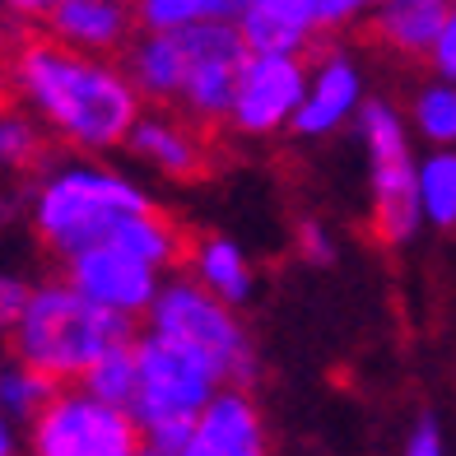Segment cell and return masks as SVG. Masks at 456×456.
Here are the masks:
<instances>
[{"label":"cell","instance_id":"obj_33","mask_svg":"<svg viewBox=\"0 0 456 456\" xmlns=\"http://www.w3.org/2000/svg\"><path fill=\"white\" fill-rule=\"evenodd\" d=\"M140 456H173V452H159V447H150V443H144V452Z\"/></svg>","mask_w":456,"mask_h":456},{"label":"cell","instance_id":"obj_16","mask_svg":"<svg viewBox=\"0 0 456 456\" xmlns=\"http://www.w3.org/2000/svg\"><path fill=\"white\" fill-rule=\"evenodd\" d=\"M121 56H126L121 66L135 79L144 102H154V108H177L182 75H186V52H182L177 28H140V37H131V47Z\"/></svg>","mask_w":456,"mask_h":456},{"label":"cell","instance_id":"obj_10","mask_svg":"<svg viewBox=\"0 0 456 456\" xmlns=\"http://www.w3.org/2000/svg\"><path fill=\"white\" fill-rule=\"evenodd\" d=\"M159 275L150 261L131 256L126 247L117 242H98V247H85V252H75L66 261V280L79 289V294H89L98 307H108V313H121V317H150V307L159 298Z\"/></svg>","mask_w":456,"mask_h":456},{"label":"cell","instance_id":"obj_29","mask_svg":"<svg viewBox=\"0 0 456 456\" xmlns=\"http://www.w3.org/2000/svg\"><path fill=\"white\" fill-rule=\"evenodd\" d=\"M298 256L313 265H330L336 261V242L326 238L322 224H298Z\"/></svg>","mask_w":456,"mask_h":456},{"label":"cell","instance_id":"obj_18","mask_svg":"<svg viewBox=\"0 0 456 456\" xmlns=\"http://www.w3.org/2000/svg\"><path fill=\"white\" fill-rule=\"evenodd\" d=\"M112 242L126 247L131 256L150 261L154 271H173V265H186V252H191V238H186V228H177L154 200L144 205V210H135V215L121 219L117 233H112Z\"/></svg>","mask_w":456,"mask_h":456},{"label":"cell","instance_id":"obj_12","mask_svg":"<svg viewBox=\"0 0 456 456\" xmlns=\"http://www.w3.org/2000/svg\"><path fill=\"white\" fill-rule=\"evenodd\" d=\"M359 108H363V75L354 66V56L340 47H322L313 61V75H307V94L294 117V131L313 140L330 135L349 117H359Z\"/></svg>","mask_w":456,"mask_h":456},{"label":"cell","instance_id":"obj_34","mask_svg":"<svg viewBox=\"0 0 456 456\" xmlns=\"http://www.w3.org/2000/svg\"><path fill=\"white\" fill-rule=\"evenodd\" d=\"M447 5H452V0H447Z\"/></svg>","mask_w":456,"mask_h":456},{"label":"cell","instance_id":"obj_32","mask_svg":"<svg viewBox=\"0 0 456 456\" xmlns=\"http://www.w3.org/2000/svg\"><path fill=\"white\" fill-rule=\"evenodd\" d=\"M0 456H14V414H10L5 396H0Z\"/></svg>","mask_w":456,"mask_h":456},{"label":"cell","instance_id":"obj_5","mask_svg":"<svg viewBox=\"0 0 456 456\" xmlns=\"http://www.w3.org/2000/svg\"><path fill=\"white\" fill-rule=\"evenodd\" d=\"M150 330L196 349L228 387H252L256 378V349L238 322V307L210 294L196 275L168 280L159 289V298L150 307Z\"/></svg>","mask_w":456,"mask_h":456},{"label":"cell","instance_id":"obj_22","mask_svg":"<svg viewBox=\"0 0 456 456\" xmlns=\"http://www.w3.org/2000/svg\"><path fill=\"white\" fill-rule=\"evenodd\" d=\"M79 387L85 391H94L98 401H112V405H121V410H131L135 405V387H140V368H135V340H126V345H117V349H108L85 378H79Z\"/></svg>","mask_w":456,"mask_h":456},{"label":"cell","instance_id":"obj_17","mask_svg":"<svg viewBox=\"0 0 456 456\" xmlns=\"http://www.w3.org/2000/svg\"><path fill=\"white\" fill-rule=\"evenodd\" d=\"M447 24V0H387L372 14V33L401 56H433V43Z\"/></svg>","mask_w":456,"mask_h":456},{"label":"cell","instance_id":"obj_23","mask_svg":"<svg viewBox=\"0 0 456 456\" xmlns=\"http://www.w3.org/2000/svg\"><path fill=\"white\" fill-rule=\"evenodd\" d=\"M43 121L28 108H0V173H24L43 163Z\"/></svg>","mask_w":456,"mask_h":456},{"label":"cell","instance_id":"obj_2","mask_svg":"<svg viewBox=\"0 0 456 456\" xmlns=\"http://www.w3.org/2000/svg\"><path fill=\"white\" fill-rule=\"evenodd\" d=\"M126 340H135L131 317L98 307L70 280L37 284L24 303V313H19L14 330H10L14 359L43 368L61 387L79 382L108 349L126 345Z\"/></svg>","mask_w":456,"mask_h":456},{"label":"cell","instance_id":"obj_11","mask_svg":"<svg viewBox=\"0 0 456 456\" xmlns=\"http://www.w3.org/2000/svg\"><path fill=\"white\" fill-rule=\"evenodd\" d=\"M126 144L144 163H154L163 177H173V182L205 177V173H210V154H215L210 131L196 126L191 117H182L177 108L140 112V121H135V131H131Z\"/></svg>","mask_w":456,"mask_h":456},{"label":"cell","instance_id":"obj_15","mask_svg":"<svg viewBox=\"0 0 456 456\" xmlns=\"http://www.w3.org/2000/svg\"><path fill=\"white\" fill-rule=\"evenodd\" d=\"M238 28L252 52H298L307 56L326 37L322 0H252Z\"/></svg>","mask_w":456,"mask_h":456},{"label":"cell","instance_id":"obj_20","mask_svg":"<svg viewBox=\"0 0 456 456\" xmlns=\"http://www.w3.org/2000/svg\"><path fill=\"white\" fill-rule=\"evenodd\" d=\"M252 0H135L140 28H191V24H238Z\"/></svg>","mask_w":456,"mask_h":456},{"label":"cell","instance_id":"obj_13","mask_svg":"<svg viewBox=\"0 0 456 456\" xmlns=\"http://www.w3.org/2000/svg\"><path fill=\"white\" fill-rule=\"evenodd\" d=\"M177 456H265V424L247 387H219Z\"/></svg>","mask_w":456,"mask_h":456},{"label":"cell","instance_id":"obj_25","mask_svg":"<svg viewBox=\"0 0 456 456\" xmlns=\"http://www.w3.org/2000/svg\"><path fill=\"white\" fill-rule=\"evenodd\" d=\"M56 391H61V382L47 378L43 368L24 363V359H14V368L0 372V396H5V405H10L14 419H24V424H33V414L43 410Z\"/></svg>","mask_w":456,"mask_h":456},{"label":"cell","instance_id":"obj_28","mask_svg":"<svg viewBox=\"0 0 456 456\" xmlns=\"http://www.w3.org/2000/svg\"><path fill=\"white\" fill-rule=\"evenodd\" d=\"M433 70H438L443 79H456V0L447 5V24L438 33V43H433Z\"/></svg>","mask_w":456,"mask_h":456},{"label":"cell","instance_id":"obj_4","mask_svg":"<svg viewBox=\"0 0 456 456\" xmlns=\"http://www.w3.org/2000/svg\"><path fill=\"white\" fill-rule=\"evenodd\" d=\"M135 368H140V387H135L131 414L144 428V443L177 456L186 447V438H191L200 410L228 382L196 349L159 336V330H140L135 336Z\"/></svg>","mask_w":456,"mask_h":456},{"label":"cell","instance_id":"obj_26","mask_svg":"<svg viewBox=\"0 0 456 456\" xmlns=\"http://www.w3.org/2000/svg\"><path fill=\"white\" fill-rule=\"evenodd\" d=\"M28 294H33V289L19 280V275L0 271V336H10V330H14V322H19V313H24Z\"/></svg>","mask_w":456,"mask_h":456},{"label":"cell","instance_id":"obj_14","mask_svg":"<svg viewBox=\"0 0 456 456\" xmlns=\"http://www.w3.org/2000/svg\"><path fill=\"white\" fill-rule=\"evenodd\" d=\"M43 28L79 52L117 56L131 47L140 19H135V0H61Z\"/></svg>","mask_w":456,"mask_h":456},{"label":"cell","instance_id":"obj_24","mask_svg":"<svg viewBox=\"0 0 456 456\" xmlns=\"http://www.w3.org/2000/svg\"><path fill=\"white\" fill-rule=\"evenodd\" d=\"M414 131H419L433 150L443 144H456V79H433L414 94Z\"/></svg>","mask_w":456,"mask_h":456},{"label":"cell","instance_id":"obj_8","mask_svg":"<svg viewBox=\"0 0 456 456\" xmlns=\"http://www.w3.org/2000/svg\"><path fill=\"white\" fill-rule=\"evenodd\" d=\"M177 33H182V52H186L177 112L191 117L205 131L228 126L242 66H247V56H252L242 28L238 24H191V28H177Z\"/></svg>","mask_w":456,"mask_h":456},{"label":"cell","instance_id":"obj_9","mask_svg":"<svg viewBox=\"0 0 456 456\" xmlns=\"http://www.w3.org/2000/svg\"><path fill=\"white\" fill-rule=\"evenodd\" d=\"M307 75H313V66L298 52H252L233 94L228 131L261 140V135L294 126L303 94H307Z\"/></svg>","mask_w":456,"mask_h":456},{"label":"cell","instance_id":"obj_30","mask_svg":"<svg viewBox=\"0 0 456 456\" xmlns=\"http://www.w3.org/2000/svg\"><path fill=\"white\" fill-rule=\"evenodd\" d=\"M56 5L61 0H0V10H5L14 24H47Z\"/></svg>","mask_w":456,"mask_h":456},{"label":"cell","instance_id":"obj_19","mask_svg":"<svg viewBox=\"0 0 456 456\" xmlns=\"http://www.w3.org/2000/svg\"><path fill=\"white\" fill-rule=\"evenodd\" d=\"M186 271L210 289V294H219L224 303H233V307H242L247 298L256 294L252 261H247L242 247L228 242V238H196L191 252H186Z\"/></svg>","mask_w":456,"mask_h":456},{"label":"cell","instance_id":"obj_21","mask_svg":"<svg viewBox=\"0 0 456 456\" xmlns=\"http://www.w3.org/2000/svg\"><path fill=\"white\" fill-rule=\"evenodd\" d=\"M419 205L424 224L456 228V144H443L419 163Z\"/></svg>","mask_w":456,"mask_h":456},{"label":"cell","instance_id":"obj_6","mask_svg":"<svg viewBox=\"0 0 456 456\" xmlns=\"http://www.w3.org/2000/svg\"><path fill=\"white\" fill-rule=\"evenodd\" d=\"M359 131L368 144V177H372V233L382 242H410L424 224L419 205V163L410 159V135L396 108L368 98L359 108Z\"/></svg>","mask_w":456,"mask_h":456},{"label":"cell","instance_id":"obj_7","mask_svg":"<svg viewBox=\"0 0 456 456\" xmlns=\"http://www.w3.org/2000/svg\"><path fill=\"white\" fill-rule=\"evenodd\" d=\"M144 428L131 410L98 401L79 382H66L33 414L28 456H140Z\"/></svg>","mask_w":456,"mask_h":456},{"label":"cell","instance_id":"obj_27","mask_svg":"<svg viewBox=\"0 0 456 456\" xmlns=\"http://www.w3.org/2000/svg\"><path fill=\"white\" fill-rule=\"evenodd\" d=\"M387 5V0H322V19H326V33H336V28H349L354 19L363 14H378Z\"/></svg>","mask_w":456,"mask_h":456},{"label":"cell","instance_id":"obj_1","mask_svg":"<svg viewBox=\"0 0 456 456\" xmlns=\"http://www.w3.org/2000/svg\"><path fill=\"white\" fill-rule=\"evenodd\" d=\"M0 85L28 108L52 140L66 150L102 154L126 144L144 112V98L126 66L112 56L79 52L47 28L14 24L0 43Z\"/></svg>","mask_w":456,"mask_h":456},{"label":"cell","instance_id":"obj_31","mask_svg":"<svg viewBox=\"0 0 456 456\" xmlns=\"http://www.w3.org/2000/svg\"><path fill=\"white\" fill-rule=\"evenodd\" d=\"M405 456H447V452H443V433H438V424H433V419L414 424L410 443H405Z\"/></svg>","mask_w":456,"mask_h":456},{"label":"cell","instance_id":"obj_3","mask_svg":"<svg viewBox=\"0 0 456 456\" xmlns=\"http://www.w3.org/2000/svg\"><path fill=\"white\" fill-rule=\"evenodd\" d=\"M150 196L131 177L98 163H61L28 191V219L52 256L70 261L75 252L112 242L117 224L144 210Z\"/></svg>","mask_w":456,"mask_h":456}]
</instances>
